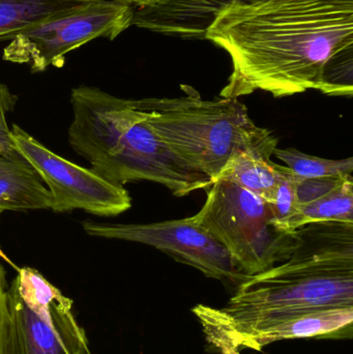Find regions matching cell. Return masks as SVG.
<instances>
[{"instance_id":"cell-15","label":"cell","mask_w":353,"mask_h":354,"mask_svg":"<svg viewBox=\"0 0 353 354\" xmlns=\"http://www.w3.org/2000/svg\"><path fill=\"white\" fill-rule=\"evenodd\" d=\"M81 0H0V41Z\"/></svg>"},{"instance_id":"cell-22","label":"cell","mask_w":353,"mask_h":354,"mask_svg":"<svg viewBox=\"0 0 353 354\" xmlns=\"http://www.w3.org/2000/svg\"><path fill=\"white\" fill-rule=\"evenodd\" d=\"M6 272L0 264V354L2 353L3 345L4 328H6V310H8V301H6Z\"/></svg>"},{"instance_id":"cell-8","label":"cell","mask_w":353,"mask_h":354,"mask_svg":"<svg viewBox=\"0 0 353 354\" xmlns=\"http://www.w3.org/2000/svg\"><path fill=\"white\" fill-rule=\"evenodd\" d=\"M10 139L12 149L35 168L49 189L53 212L81 209L95 216H114L132 207L126 187L60 157L17 124L10 128Z\"/></svg>"},{"instance_id":"cell-5","label":"cell","mask_w":353,"mask_h":354,"mask_svg":"<svg viewBox=\"0 0 353 354\" xmlns=\"http://www.w3.org/2000/svg\"><path fill=\"white\" fill-rule=\"evenodd\" d=\"M207 192L195 221L227 250L247 276L286 261L300 247V229L279 228L269 204L252 192L225 180L215 181Z\"/></svg>"},{"instance_id":"cell-4","label":"cell","mask_w":353,"mask_h":354,"mask_svg":"<svg viewBox=\"0 0 353 354\" xmlns=\"http://www.w3.org/2000/svg\"><path fill=\"white\" fill-rule=\"evenodd\" d=\"M182 88L184 97L134 100L151 130L180 159L213 183L238 153L271 160L278 138L254 124L244 104L221 97L204 101L192 87Z\"/></svg>"},{"instance_id":"cell-18","label":"cell","mask_w":353,"mask_h":354,"mask_svg":"<svg viewBox=\"0 0 353 354\" xmlns=\"http://www.w3.org/2000/svg\"><path fill=\"white\" fill-rule=\"evenodd\" d=\"M280 180L278 185L277 193L273 203H269L273 212L276 225L283 230H290V220L296 214L298 208V198H296V181L298 176L294 174L288 167L277 166ZM296 231V230H294Z\"/></svg>"},{"instance_id":"cell-16","label":"cell","mask_w":353,"mask_h":354,"mask_svg":"<svg viewBox=\"0 0 353 354\" xmlns=\"http://www.w3.org/2000/svg\"><path fill=\"white\" fill-rule=\"evenodd\" d=\"M274 156L286 164L294 174L303 178L352 176L353 159L327 160L309 156L296 149H275Z\"/></svg>"},{"instance_id":"cell-3","label":"cell","mask_w":353,"mask_h":354,"mask_svg":"<svg viewBox=\"0 0 353 354\" xmlns=\"http://www.w3.org/2000/svg\"><path fill=\"white\" fill-rule=\"evenodd\" d=\"M70 104L68 143L91 170L110 183L124 187L133 181H153L178 197L213 185L159 138L134 100L79 86L70 93Z\"/></svg>"},{"instance_id":"cell-21","label":"cell","mask_w":353,"mask_h":354,"mask_svg":"<svg viewBox=\"0 0 353 354\" xmlns=\"http://www.w3.org/2000/svg\"><path fill=\"white\" fill-rule=\"evenodd\" d=\"M16 95L3 83H0V141L10 145V128L8 124V115L16 105Z\"/></svg>"},{"instance_id":"cell-7","label":"cell","mask_w":353,"mask_h":354,"mask_svg":"<svg viewBox=\"0 0 353 354\" xmlns=\"http://www.w3.org/2000/svg\"><path fill=\"white\" fill-rule=\"evenodd\" d=\"M135 8L122 0H81L70 8L4 37L3 59L32 73L61 68L66 54L99 37L113 41L132 25Z\"/></svg>"},{"instance_id":"cell-1","label":"cell","mask_w":353,"mask_h":354,"mask_svg":"<svg viewBox=\"0 0 353 354\" xmlns=\"http://www.w3.org/2000/svg\"><path fill=\"white\" fill-rule=\"evenodd\" d=\"M205 39L231 57L232 73L221 97L318 91L327 60L353 44V0L232 3L218 15Z\"/></svg>"},{"instance_id":"cell-25","label":"cell","mask_w":353,"mask_h":354,"mask_svg":"<svg viewBox=\"0 0 353 354\" xmlns=\"http://www.w3.org/2000/svg\"><path fill=\"white\" fill-rule=\"evenodd\" d=\"M0 214H1V212H0ZM0 255L3 256V254L1 253V250H0ZM4 257V256H3Z\"/></svg>"},{"instance_id":"cell-20","label":"cell","mask_w":353,"mask_h":354,"mask_svg":"<svg viewBox=\"0 0 353 354\" xmlns=\"http://www.w3.org/2000/svg\"><path fill=\"white\" fill-rule=\"evenodd\" d=\"M352 176H327L314 177V178H303L298 176L296 181V198H298V205L309 203L327 195Z\"/></svg>"},{"instance_id":"cell-24","label":"cell","mask_w":353,"mask_h":354,"mask_svg":"<svg viewBox=\"0 0 353 354\" xmlns=\"http://www.w3.org/2000/svg\"><path fill=\"white\" fill-rule=\"evenodd\" d=\"M10 149H12V145H6V143H3L0 141V155L8 153Z\"/></svg>"},{"instance_id":"cell-17","label":"cell","mask_w":353,"mask_h":354,"mask_svg":"<svg viewBox=\"0 0 353 354\" xmlns=\"http://www.w3.org/2000/svg\"><path fill=\"white\" fill-rule=\"evenodd\" d=\"M318 91L327 95L352 97L353 44L338 50L327 60Z\"/></svg>"},{"instance_id":"cell-12","label":"cell","mask_w":353,"mask_h":354,"mask_svg":"<svg viewBox=\"0 0 353 354\" xmlns=\"http://www.w3.org/2000/svg\"><path fill=\"white\" fill-rule=\"evenodd\" d=\"M53 198L35 168L16 151L0 155V212L51 209Z\"/></svg>"},{"instance_id":"cell-6","label":"cell","mask_w":353,"mask_h":354,"mask_svg":"<svg viewBox=\"0 0 353 354\" xmlns=\"http://www.w3.org/2000/svg\"><path fill=\"white\" fill-rule=\"evenodd\" d=\"M6 301L1 354H89L72 299L35 268L18 270Z\"/></svg>"},{"instance_id":"cell-13","label":"cell","mask_w":353,"mask_h":354,"mask_svg":"<svg viewBox=\"0 0 353 354\" xmlns=\"http://www.w3.org/2000/svg\"><path fill=\"white\" fill-rule=\"evenodd\" d=\"M277 166L271 160L253 153H238L222 170L217 180L240 185L263 198L267 203H273L280 180Z\"/></svg>"},{"instance_id":"cell-14","label":"cell","mask_w":353,"mask_h":354,"mask_svg":"<svg viewBox=\"0 0 353 354\" xmlns=\"http://www.w3.org/2000/svg\"><path fill=\"white\" fill-rule=\"evenodd\" d=\"M321 222L353 224V176L327 195L298 205L288 227L294 231Z\"/></svg>"},{"instance_id":"cell-2","label":"cell","mask_w":353,"mask_h":354,"mask_svg":"<svg viewBox=\"0 0 353 354\" xmlns=\"http://www.w3.org/2000/svg\"><path fill=\"white\" fill-rule=\"evenodd\" d=\"M290 258L248 277L222 317L233 332L265 328L303 314L353 307V224L313 223Z\"/></svg>"},{"instance_id":"cell-9","label":"cell","mask_w":353,"mask_h":354,"mask_svg":"<svg viewBox=\"0 0 353 354\" xmlns=\"http://www.w3.org/2000/svg\"><path fill=\"white\" fill-rule=\"evenodd\" d=\"M82 225L90 236L151 245L209 278L236 286L248 278L227 250L195 221L194 216L151 224H107L88 220Z\"/></svg>"},{"instance_id":"cell-10","label":"cell","mask_w":353,"mask_h":354,"mask_svg":"<svg viewBox=\"0 0 353 354\" xmlns=\"http://www.w3.org/2000/svg\"><path fill=\"white\" fill-rule=\"evenodd\" d=\"M218 313L238 348L261 351L265 345L282 340L352 339L353 336V307L319 310L245 333L233 332L219 309Z\"/></svg>"},{"instance_id":"cell-23","label":"cell","mask_w":353,"mask_h":354,"mask_svg":"<svg viewBox=\"0 0 353 354\" xmlns=\"http://www.w3.org/2000/svg\"><path fill=\"white\" fill-rule=\"evenodd\" d=\"M122 1L128 2L130 4L138 6V8H143V6H153V4L158 3L161 0H122Z\"/></svg>"},{"instance_id":"cell-11","label":"cell","mask_w":353,"mask_h":354,"mask_svg":"<svg viewBox=\"0 0 353 354\" xmlns=\"http://www.w3.org/2000/svg\"><path fill=\"white\" fill-rule=\"evenodd\" d=\"M254 1L259 0H161L135 10L132 25L168 37L202 41L224 8Z\"/></svg>"},{"instance_id":"cell-19","label":"cell","mask_w":353,"mask_h":354,"mask_svg":"<svg viewBox=\"0 0 353 354\" xmlns=\"http://www.w3.org/2000/svg\"><path fill=\"white\" fill-rule=\"evenodd\" d=\"M195 315L200 320L207 341L222 354H240L238 347L232 340L229 332L221 318L218 315L217 309L199 305L193 309Z\"/></svg>"}]
</instances>
